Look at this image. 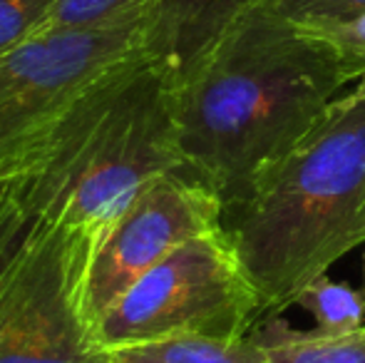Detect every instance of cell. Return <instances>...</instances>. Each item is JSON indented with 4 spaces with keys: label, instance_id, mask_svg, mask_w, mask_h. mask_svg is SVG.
Listing matches in <instances>:
<instances>
[{
    "label": "cell",
    "instance_id": "1",
    "mask_svg": "<svg viewBox=\"0 0 365 363\" xmlns=\"http://www.w3.org/2000/svg\"><path fill=\"white\" fill-rule=\"evenodd\" d=\"M346 85L326 38L291 20L276 0H254L174 85L184 167L219 194L221 207L239 202Z\"/></svg>",
    "mask_w": 365,
    "mask_h": 363
},
{
    "label": "cell",
    "instance_id": "2",
    "mask_svg": "<svg viewBox=\"0 0 365 363\" xmlns=\"http://www.w3.org/2000/svg\"><path fill=\"white\" fill-rule=\"evenodd\" d=\"M221 229L259 294L261 321L365 244V75L221 209Z\"/></svg>",
    "mask_w": 365,
    "mask_h": 363
},
{
    "label": "cell",
    "instance_id": "3",
    "mask_svg": "<svg viewBox=\"0 0 365 363\" xmlns=\"http://www.w3.org/2000/svg\"><path fill=\"white\" fill-rule=\"evenodd\" d=\"M182 170L172 75L142 53L100 80L0 184L28 212L102 242L147 184Z\"/></svg>",
    "mask_w": 365,
    "mask_h": 363
},
{
    "label": "cell",
    "instance_id": "4",
    "mask_svg": "<svg viewBox=\"0 0 365 363\" xmlns=\"http://www.w3.org/2000/svg\"><path fill=\"white\" fill-rule=\"evenodd\" d=\"M100 239L23 209L0 184V363H107L87 311Z\"/></svg>",
    "mask_w": 365,
    "mask_h": 363
},
{
    "label": "cell",
    "instance_id": "5",
    "mask_svg": "<svg viewBox=\"0 0 365 363\" xmlns=\"http://www.w3.org/2000/svg\"><path fill=\"white\" fill-rule=\"evenodd\" d=\"M261 324V301L224 229L174 249L100 319L105 351L177 336L241 339Z\"/></svg>",
    "mask_w": 365,
    "mask_h": 363
},
{
    "label": "cell",
    "instance_id": "6",
    "mask_svg": "<svg viewBox=\"0 0 365 363\" xmlns=\"http://www.w3.org/2000/svg\"><path fill=\"white\" fill-rule=\"evenodd\" d=\"M147 23L50 28L0 58V180L127 60L147 53Z\"/></svg>",
    "mask_w": 365,
    "mask_h": 363
},
{
    "label": "cell",
    "instance_id": "7",
    "mask_svg": "<svg viewBox=\"0 0 365 363\" xmlns=\"http://www.w3.org/2000/svg\"><path fill=\"white\" fill-rule=\"evenodd\" d=\"M221 209L219 194L187 170L147 184L117 217L92 259L87 276L92 324L174 249L221 229Z\"/></svg>",
    "mask_w": 365,
    "mask_h": 363
},
{
    "label": "cell",
    "instance_id": "8",
    "mask_svg": "<svg viewBox=\"0 0 365 363\" xmlns=\"http://www.w3.org/2000/svg\"><path fill=\"white\" fill-rule=\"evenodd\" d=\"M254 0H157L145 50L177 85Z\"/></svg>",
    "mask_w": 365,
    "mask_h": 363
},
{
    "label": "cell",
    "instance_id": "9",
    "mask_svg": "<svg viewBox=\"0 0 365 363\" xmlns=\"http://www.w3.org/2000/svg\"><path fill=\"white\" fill-rule=\"evenodd\" d=\"M254 336L266 363H365V326L346 334L296 331L274 316L261 321Z\"/></svg>",
    "mask_w": 365,
    "mask_h": 363
},
{
    "label": "cell",
    "instance_id": "10",
    "mask_svg": "<svg viewBox=\"0 0 365 363\" xmlns=\"http://www.w3.org/2000/svg\"><path fill=\"white\" fill-rule=\"evenodd\" d=\"M107 363H266L254 331L241 339L177 336L107 351Z\"/></svg>",
    "mask_w": 365,
    "mask_h": 363
},
{
    "label": "cell",
    "instance_id": "11",
    "mask_svg": "<svg viewBox=\"0 0 365 363\" xmlns=\"http://www.w3.org/2000/svg\"><path fill=\"white\" fill-rule=\"evenodd\" d=\"M293 306H301L316 321V329L328 334H346L365 326V291L321 274L296 296Z\"/></svg>",
    "mask_w": 365,
    "mask_h": 363
},
{
    "label": "cell",
    "instance_id": "12",
    "mask_svg": "<svg viewBox=\"0 0 365 363\" xmlns=\"http://www.w3.org/2000/svg\"><path fill=\"white\" fill-rule=\"evenodd\" d=\"M157 0H55L50 28H112L149 23Z\"/></svg>",
    "mask_w": 365,
    "mask_h": 363
},
{
    "label": "cell",
    "instance_id": "13",
    "mask_svg": "<svg viewBox=\"0 0 365 363\" xmlns=\"http://www.w3.org/2000/svg\"><path fill=\"white\" fill-rule=\"evenodd\" d=\"M55 0H0V58L53 25Z\"/></svg>",
    "mask_w": 365,
    "mask_h": 363
},
{
    "label": "cell",
    "instance_id": "14",
    "mask_svg": "<svg viewBox=\"0 0 365 363\" xmlns=\"http://www.w3.org/2000/svg\"><path fill=\"white\" fill-rule=\"evenodd\" d=\"M276 3L303 28L348 23L365 13V0H276Z\"/></svg>",
    "mask_w": 365,
    "mask_h": 363
},
{
    "label": "cell",
    "instance_id": "15",
    "mask_svg": "<svg viewBox=\"0 0 365 363\" xmlns=\"http://www.w3.org/2000/svg\"><path fill=\"white\" fill-rule=\"evenodd\" d=\"M316 35L326 38L333 45L341 60L343 75L348 83L361 80L365 75V13L356 20L338 25H326V28H308Z\"/></svg>",
    "mask_w": 365,
    "mask_h": 363
},
{
    "label": "cell",
    "instance_id": "16",
    "mask_svg": "<svg viewBox=\"0 0 365 363\" xmlns=\"http://www.w3.org/2000/svg\"><path fill=\"white\" fill-rule=\"evenodd\" d=\"M363 269H365V267H363Z\"/></svg>",
    "mask_w": 365,
    "mask_h": 363
}]
</instances>
